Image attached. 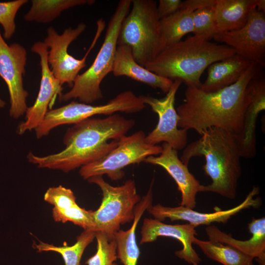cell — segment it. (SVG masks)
Here are the masks:
<instances>
[{
    "instance_id": "28",
    "label": "cell",
    "mask_w": 265,
    "mask_h": 265,
    "mask_svg": "<svg viewBox=\"0 0 265 265\" xmlns=\"http://www.w3.org/2000/svg\"><path fill=\"white\" fill-rule=\"evenodd\" d=\"M193 35L210 41L217 33L215 5L192 12Z\"/></svg>"
},
{
    "instance_id": "6",
    "label": "cell",
    "mask_w": 265,
    "mask_h": 265,
    "mask_svg": "<svg viewBox=\"0 0 265 265\" xmlns=\"http://www.w3.org/2000/svg\"><path fill=\"white\" fill-rule=\"evenodd\" d=\"M132 8L124 19L118 45L129 46L140 65L152 60L159 53V19L153 0H132Z\"/></svg>"
},
{
    "instance_id": "14",
    "label": "cell",
    "mask_w": 265,
    "mask_h": 265,
    "mask_svg": "<svg viewBox=\"0 0 265 265\" xmlns=\"http://www.w3.org/2000/svg\"><path fill=\"white\" fill-rule=\"evenodd\" d=\"M31 51L39 55L40 59L41 80L39 92L33 105L27 107L25 120L17 128V133L23 134L38 127L43 121L50 104L58 96L62 94L63 87L53 74L48 62V48L43 42L37 41L32 46Z\"/></svg>"
},
{
    "instance_id": "26",
    "label": "cell",
    "mask_w": 265,
    "mask_h": 265,
    "mask_svg": "<svg viewBox=\"0 0 265 265\" xmlns=\"http://www.w3.org/2000/svg\"><path fill=\"white\" fill-rule=\"evenodd\" d=\"M193 243L197 245L208 258L223 265H255L253 258L229 245L202 240L196 237Z\"/></svg>"
},
{
    "instance_id": "34",
    "label": "cell",
    "mask_w": 265,
    "mask_h": 265,
    "mask_svg": "<svg viewBox=\"0 0 265 265\" xmlns=\"http://www.w3.org/2000/svg\"><path fill=\"white\" fill-rule=\"evenodd\" d=\"M216 0H186L182 1L180 8H188L193 11L207 6L214 5Z\"/></svg>"
},
{
    "instance_id": "16",
    "label": "cell",
    "mask_w": 265,
    "mask_h": 265,
    "mask_svg": "<svg viewBox=\"0 0 265 265\" xmlns=\"http://www.w3.org/2000/svg\"><path fill=\"white\" fill-rule=\"evenodd\" d=\"M161 147L162 151L159 156H149L143 162L165 169L175 181L181 192V206L193 209L196 205V195L202 192L203 185L179 158L177 150L166 143H163Z\"/></svg>"
},
{
    "instance_id": "11",
    "label": "cell",
    "mask_w": 265,
    "mask_h": 265,
    "mask_svg": "<svg viewBox=\"0 0 265 265\" xmlns=\"http://www.w3.org/2000/svg\"><path fill=\"white\" fill-rule=\"evenodd\" d=\"M182 83L178 79L173 80L170 89L162 99L139 96L143 103L149 105L159 117L155 128L146 135L145 139L148 144L156 145L163 142L176 150L186 147L188 131L179 128V116L174 106L176 94Z\"/></svg>"
},
{
    "instance_id": "27",
    "label": "cell",
    "mask_w": 265,
    "mask_h": 265,
    "mask_svg": "<svg viewBox=\"0 0 265 265\" xmlns=\"http://www.w3.org/2000/svg\"><path fill=\"white\" fill-rule=\"evenodd\" d=\"M96 232L84 230L77 237V241L71 246L64 243L62 246L39 241L34 248L38 252L53 251L60 254L64 260V265H81L80 260L82 254L87 247L95 238Z\"/></svg>"
},
{
    "instance_id": "10",
    "label": "cell",
    "mask_w": 265,
    "mask_h": 265,
    "mask_svg": "<svg viewBox=\"0 0 265 265\" xmlns=\"http://www.w3.org/2000/svg\"><path fill=\"white\" fill-rule=\"evenodd\" d=\"M105 26L102 18L97 21L94 38L85 55L80 59L70 55L68 48L70 44L84 31L86 27L85 24L80 23L75 28H66L61 34H59L53 27L48 28L47 36L43 42L48 48V62L53 74L62 85L67 83L71 88L73 86L79 72L86 66L87 57L96 45Z\"/></svg>"
},
{
    "instance_id": "30",
    "label": "cell",
    "mask_w": 265,
    "mask_h": 265,
    "mask_svg": "<svg viewBox=\"0 0 265 265\" xmlns=\"http://www.w3.org/2000/svg\"><path fill=\"white\" fill-rule=\"evenodd\" d=\"M97 240L96 253L89 258L85 264L87 265H117V246L114 238H110L102 232L95 234Z\"/></svg>"
},
{
    "instance_id": "25",
    "label": "cell",
    "mask_w": 265,
    "mask_h": 265,
    "mask_svg": "<svg viewBox=\"0 0 265 265\" xmlns=\"http://www.w3.org/2000/svg\"><path fill=\"white\" fill-rule=\"evenodd\" d=\"M94 2L93 0H32L31 7L24 19L29 22L47 24L54 20L65 10Z\"/></svg>"
},
{
    "instance_id": "18",
    "label": "cell",
    "mask_w": 265,
    "mask_h": 265,
    "mask_svg": "<svg viewBox=\"0 0 265 265\" xmlns=\"http://www.w3.org/2000/svg\"><path fill=\"white\" fill-rule=\"evenodd\" d=\"M247 229L252 237L238 240L221 231L214 225H209L205 231L209 240L229 245L256 259L260 265H265V218H253Z\"/></svg>"
},
{
    "instance_id": "15",
    "label": "cell",
    "mask_w": 265,
    "mask_h": 265,
    "mask_svg": "<svg viewBox=\"0 0 265 265\" xmlns=\"http://www.w3.org/2000/svg\"><path fill=\"white\" fill-rule=\"evenodd\" d=\"M259 192V187L255 186L239 205L228 210H219L212 213H203L183 206L169 207L159 204L154 206L151 205L147 211L155 219L160 221L166 218H169L171 221L184 220L195 227L201 225L209 226L213 222L226 224L232 216L243 210L259 208L261 205V199L259 197L255 198L254 197Z\"/></svg>"
},
{
    "instance_id": "9",
    "label": "cell",
    "mask_w": 265,
    "mask_h": 265,
    "mask_svg": "<svg viewBox=\"0 0 265 265\" xmlns=\"http://www.w3.org/2000/svg\"><path fill=\"white\" fill-rule=\"evenodd\" d=\"M144 132L139 131L130 135H124L117 145L104 157L80 167V176L85 180L106 175L112 181H118L124 176L123 169L140 163L151 156L160 154L161 146L148 144Z\"/></svg>"
},
{
    "instance_id": "35",
    "label": "cell",
    "mask_w": 265,
    "mask_h": 265,
    "mask_svg": "<svg viewBox=\"0 0 265 265\" xmlns=\"http://www.w3.org/2000/svg\"><path fill=\"white\" fill-rule=\"evenodd\" d=\"M256 8L258 10L265 13V0H258Z\"/></svg>"
},
{
    "instance_id": "8",
    "label": "cell",
    "mask_w": 265,
    "mask_h": 265,
    "mask_svg": "<svg viewBox=\"0 0 265 265\" xmlns=\"http://www.w3.org/2000/svg\"><path fill=\"white\" fill-rule=\"evenodd\" d=\"M139 96L127 90L120 93L107 103L92 105L72 101L61 107L49 110L43 121L35 129L37 138L47 135L56 127L66 124H75L96 115H110L116 112L132 113L139 112L145 107Z\"/></svg>"
},
{
    "instance_id": "19",
    "label": "cell",
    "mask_w": 265,
    "mask_h": 265,
    "mask_svg": "<svg viewBox=\"0 0 265 265\" xmlns=\"http://www.w3.org/2000/svg\"><path fill=\"white\" fill-rule=\"evenodd\" d=\"M112 73L115 77L125 76L154 88H159L165 94L173 82V80L159 76L139 65L135 60L131 48L123 44L117 45Z\"/></svg>"
},
{
    "instance_id": "31",
    "label": "cell",
    "mask_w": 265,
    "mask_h": 265,
    "mask_svg": "<svg viewBox=\"0 0 265 265\" xmlns=\"http://www.w3.org/2000/svg\"><path fill=\"white\" fill-rule=\"evenodd\" d=\"M27 0L0 2V25L3 29V37L10 39L16 31L15 17L20 8Z\"/></svg>"
},
{
    "instance_id": "20",
    "label": "cell",
    "mask_w": 265,
    "mask_h": 265,
    "mask_svg": "<svg viewBox=\"0 0 265 265\" xmlns=\"http://www.w3.org/2000/svg\"><path fill=\"white\" fill-rule=\"evenodd\" d=\"M236 53L211 64L207 77L199 87L207 92H214L236 82L252 63Z\"/></svg>"
},
{
    "instance_id": "21",
    "label": "cell",
    "mask_w": 265,
    "mask_h": 265,
    "mask_svg": "<svg viewBox=\"0 0 265 265\" xmlns=\"http://www.w3.org/2000/svg\"><path fill=\"white\" fill-rule=\"evenodd\" d=\"M153 181L146 193L136 205L134 216L131 228L124 231L119 230L114 238L117 246V256L124 265H137L140 251L137 245L135 230L144 212L152 205Z\"/></svg>"
},
{
    "instance_id": "1",
    "label": "cell",
    "mask_w": 265,
    "mask_h": 265,
    "mask_svg": "<svg viewBox=\"0 0 265 265\" xmlns=\"http://www.w3.org/2000/svg\"><path fill=\"white\" fill-rule=\"evenodd\" d=\"M259 67L252 62L236 82L214 92L187 87L184 103L176 109L178 127L200 135L215 127L238 136L248 102L249 84L259 73Z\"/></svg>"
},
{
    "instance_id": "23",
    "label": "cell",
    "mask_w": 265,
    "mask_h": 265,
    "mask_svg": "<svg viewBox=\"0 0 265 265\" xmlns=\"http://www.w3.org/2000/svg\"><path fill=\"white\" fill-rule=\"evenodd\" d=\"M265 109V97L254 92L248 97L240 133L236 136L241 158H253L256 155V126L259 114Z\"/></svg>"
},
{
    "instance_id": "33",
    "label": "cell",
    "mask_w": 265,
    "mask_h": 265,
    "mask_svg": "<svg viewBox=\"0 0 265 265\" xmlns=\"http://www.w3.org/2000/svg\"><path fill=\"white\" fill-rule=\"evenodd\" d=\"M181 0H159L157 5V12L159 20L167 17L180 9Z\"/></svg>"
},
{
    "instance_id": "7",
    "label": "cell",
    "mask_w": 265,
    "mask_h": 265,
    "mask_svg": "<svg viewBox=\"0 0 265 265\" xmlns=\"http://www.w3.org/2000/svg\"><path fill=\"white\" fill-rule=\"evenodd\" d=\"M88 180L98 186L103 194L102 203L93 212L95 231L103 232L110 238H114L121 225L133 220L135 208L141 200L135 183L129 180L121 186H114L106 182L102 176Z\"/></svg>"
},
{
    "instance_id": "24",
    "label": "cell",
    "mask_w": 265,
    "mask_h": 265,
    "mask_svg": "<svg viewBox=\"0 0 265 265\" xmlns=\"http://www.w3.org/2000/svg\"><path fill=\"white\" fill-rule=\"evenodd\" d=\"M193 11L180 8L173 14L159 20V53L181 40L185 35L193 32Z\"/></svg>"
},
{
    "instance_id": "17",
    "label": "cell",
    "mask_w": 265,
    "mask_h": 265,
    "mask_svg": "<svg viewBox=\"0 0 265 265\" xmlns=\"http://www.w3.org/2000/svg\"><path fill=\"white\" fill-rule=\"evenodd\" d=\"M196 227L189 224H167L157 219L145 218L141 231L140 244L155 241L159 237H171L179 240L183 248L175 252V255L189 264L198 265L201 258L192 244L195 236Z\"/></svg>"
},
{
    "instance_id": "29",
    "label": "cell",
    "mask_w": 265,
    "mask_h": 265,
    "mask_svg": "<svg viewBox=\"0 0 265 265\" xmlns=\"http://www.w3.org/2000/svg\"><path fill=\"white\" fill-rule=\"evenodd\" d=\"M93 212L94 211L86 210L77 204L65 209L53 208L52 215L56 222L65 223L70 221L82 228L84 230L95 231Z\"/></svg>"
},
{
    "instance_id": "5",
    "label": "cell",
    "mask_w": 265,
    "mask_h": 265,
    "mask_svg": "<svg viewBox=\"0 0 265 265\" xmlns=\"http://www.w3.org/2000/svg\"><path fill=\"white\" fill-rule=\"evenodd\" d=\"M131 0L119 1L108 23L104 40L91 65L76 79L71 89L59 97L60 101L78 99L87 104L103 97L101 84L112 72L122 22L129 12Z\"/></svg>"
},
{
    "instance_id": "4",
    "label": "cell",
    "mask_w": 265,
    "mask_h": 265,
    "mask_svg": "<svg viewBox=\"0 0 265 265\" xmlns=\"http://www.w3.org/2000/svg\"><path fill=\"white\" fill-rule=\"evenodd\" d=\"M236 53L234 49L193 35L166 47L145 66L154 73L187 87H200L204 71L212 63Z\"/></svg>"
},
{
    "instance_id": "12",
    "label": "cell",
    "mask_w": 265,
    "mask_h": 265,
    "mask_svg": "<svg viewBox=\"0 0 265 265\" xmlns=\"http://www.w3.org/2000/svg\"><path fill=\"white\" fill-rule=\"evenodd\" d=\"M27 60L26 49L15 43L8 45L0 31V77L9 94V115L18 119L26 113L28 92L24 89L23 76Z\"/></svg>"
},
{
    "instance_id": "22",
    "label": "cell",
    "mask_w": 265,
    "mask_h": 265,
    "mask_svg": "<svg viewBox=\"0 0 265 265\" xmlns=\"http://www.w3.org/2000/svg\"><path fill=\"white\" fill-rule=\"evenodd\" d=\"M258 0H216L217 33L239 29L246 23Z\"/></svg>"
},
{
    "instance_id": "2",
    "label": "cell",
    "mask_w": 265,
    "mask_h": 265,
    "mask_svg": "<svg viewBox=\"0 0 265 265\" xmlns=\"http://www.w3.org/2000/svg\"><path fill=\"white\" fill-rule=\"evenodd\" d=\"M132 119L118 113L103 118H88L74 124L66 131L61 151L45 156L29 152L28 160L41 168L68 172L106 156L134 125Z\"/></svg>"
},
{
    "instance_id": "3",
    "label": "cell",
    "mask_w": 265,
    "mask_h": 265,
    "mask_svg": "<svg viewBox=\"0 0 265 265\" xmlns=\"http://www.w3.org/2000/svg\"><path fill=\"white\" fill-rule=\"evenodd\" d=\"M200 138L184 149L181 160L186 165L191 158L202 157L204 173L212 180L202 186V192H212L234 199L241 174L239 147L236 135L215 127L204 132Z\"/></svg>"
},
{
    "instance_id": "36",
    "label": "cell",
    "mask_w": 265,
    "mask_h": 265,
    "mask_svg": "<svg viewBox=\"0 0 265 265\" xmlns=\"http://www.w3.org/2000/svg\"><path fill=\"white\" fill-rule=\"evenodd\" d=\"M5 105V102L0 97V108H3Z\"/></svg>"
},
{
    "instance_id": "32",
    "label": "cell",
    "mask_w": 265,
    "mask_h": 265,
    "mask_svg": "<svg viewBox=\"0 0 265 265\" xmlns=\"http://www.w3.org/2000/svg\"><path fill=\"white\" fill-rule=\"evenodd\" d=\"M44 199L57 209H65L77 204L73 191L61 185L49 187L44 194Z\"/></svg>"
},
{
    "instance_id": "13",
    "label": "cell",
    "mask_w": 265,
    "mask_h": 265,
    "mask_svg": "<svg viewBox=\"0 0 265 265\" xmlns=\"http://www.w3.org/2000/svg\"><path fill=\"white\" fill-rule=\"evenodd\" d=\"M213 39L260 67L265 66V13L256 7L252 10L243 26L217 33Z\"/></svg>"
}]
</instances>
